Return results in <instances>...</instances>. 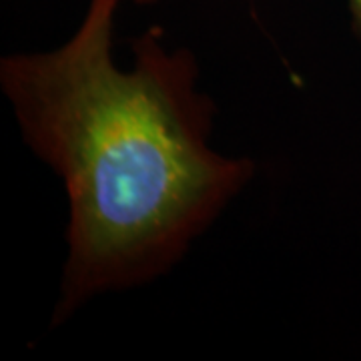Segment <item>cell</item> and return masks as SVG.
<instances>
[{
	"label": "cell",
	"mask_w": 361,
	"mask_h": 361,
	"mask_svg": "<svg viewBox=\"0 0 361 361\" xmlns=\"http://www.w3.org/2000/svg\"><path fill=\"white\" fill-rule=\"evenodd\" d=\"M118 0H90L65 47L2 63L26 141L61 173L71 201L63 310L165 271L251 175L207 145L211 111L189 52L155 35L116 68Z\"/></svg>",
	"instance_id": "cell-1"
},
{
	"label": "cell",
	"mask_w": 361,
	"mask_h": 361,
	"mask_svg": "<svg viewBox=\"0 0 361 361\" xmlns=\"http://www.w3.org/2000/svg\"><path fill=\"white\" fill-rule=\"evenodd\" d=\"M137 2H153V0H137Z\"/></svg>",
	"instance_id": "cell-3"
},
{
	"label": "cell",
	"mask_w": 361,
	"mask_h": 361,
	"mask_svg": "<svg viewBox=\"0 0 361 361\" xmlns=\"http://www.w3.org/2000/svg\"><path fill=\"white\" fill-rule=\"evenodd\" d=\"M349 8H351V14H353V20H355V26L360 30L361 35V0H348Z\"/></svg>",
	"instance_id": "cell-2"
}]
</instances>
